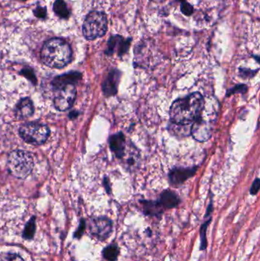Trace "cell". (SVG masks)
<instances>
[{"label":"cell","mask_w":260,"mask_h":261,"mask_svg":"<svg viewBox=\"0 0 260 261\" xmlns=\"http://www.w3.org/2000/svg\"><path fill=\"white\" fill-rule=\"evenodd\" d=\"M205 107V100L199 93L179 98L170 108V119L179 125H192L201 115Z\"/></svg>","instance_id":"1"},{"label":"cell","mask_w":260,"mask_h":261,"mask_svg":"<svg viewBox=\"0 0 260 261\" xmlns=\"http://www.w3.org/2000/svg\"><path fill=\"white\" fill-rule=\"evenodd\" d=\"M41 58L49 67L63 68L71 61V47L62 38H51L44 44Z\"/></svg>","instance_id":"2"},{"label":"cell","mask_w":260,"mask_h":261,"mask_svg":"<svg viewBox=\"0 0 260 261\" xmlns=\"http://www.w3.org/2000/svg\"><path fill=\"white\" fill-rule=\"evenodd\" d=\"M7 167L12 175L25 179L30 175L34 167V160L30 153L25 150H14L8 158Z\"/></svg>","instance_id":"3"},{"label":"cell","mask_w":260,"mask_h":261,"mask_svg":"<svg viewBox=\"0 0 260 261\" xmlns=\"http://www.w3.org/2000/svg\"><path fill=\"white\" fill-rule=\"evenodd\" d=\"M108 30L107 16L102 12L93 11L86 16L82 25V34L89 41L105 35Z\"/></svg>","instance_id":"4"},{"label":"cell","mask_w":260,"mask_h":261,"mask_svg":"<svg viewBox=\"0 0 260 261\" xmlns=\"http://www.w3.org/2000/svg\"><path fill=\"white\" fill-rule=\"evenodd\" d=\"M50 130L46 125L30 122L22 125L19 129L20 136L27 143L41 145L49 138Z\"/></svg>","instance_id":"5"},{"label":"cell","mask_w":260,"mask_h":261,"mask_svg":"<svg viewBox=\"0 0 260 261\" xmlns=\"http://www.w3.org/2000/svg\"><path fill=\"white\" fill-rule=\"evenodd\" d=\"M89 232L98 241L109 238L113 231V223L107 217L92 218L89 223Z\"/></svg>","instance_id":"6"},{"label":"cell","mask_w":260,"mask_h":261,"mask_svg":"<svg viewBox=\"0 0 260 261\" xmlns=\"http://www.w3.org/2000/svg\"><path fill=\"white\" fill-rule=\"evenodd\" d=\"M77 97V90L73 84L66 85L60 89L54 98V106L59 111H66L73 106Z\"/></svg>","instance_id":"7"},{"label":"cell","mask_w":260,"mask_h":261,"mask_svg":"<svg viewBox=\"0 0 260 261\" xmlns=\"http://www.w3.org/2000/svg\"><path fill=\"white\" fill-rule=\"evenodd\" d=\"M213 125L211 121L205 119L201 113V115L192 125L191 134L198 142H206L211 136Z\"/></svg>","instance_id":"8"},{"label":"cell","mask_w":260,"mask_h":261,"mask_svg":"<svg viewBox=\"0 0 260 261\" xmlns=\"http://www.w3.org/2000/svg\"><path fill=\"white\" fill-rule=\"evenodd\" d=\"M131 39H125L119 35H113L108 41L107 49L105 54L112 55L114 54L116 49L118 56H122L129 50Z\"/></svg>","instance_id":"9"},{"label":"cell","mask_w":260,"mask_h":261,"mask_svg":"<svg viewBox=\"0 0 260 261\" xmlns=\"http://www.w3.org/2000/svg\"><path fill=\"white\" fill-rule=\"evenodd\" d=\"M121 79V72L118 70H112L102 82V91L106 97L115 95L118 92V85Z\"/></svg>","instance_id":"10"},{"label":"cell","mask_w":260,"mask_h":261,"mask_svg":"<svg viewBox=\"0 0 260 261\" xmlns=\"http://www.w3.org/2000/svg\"><path fill=\"white\" fill-rule=\"evenodd\" d=\"M197 168H175L169 174V182L173 186H179L193 177Z\"/></svg>","instance_id":"11"},{"label":"cell","mask_w":260,"mask_h":261,"mask_svg":"<svg viewBox=\"0 0 260 261\" xmlns=\"http://www.w3.org/2000/svg\"><path fill=\"white\" fill-rule=\"evenodd\" d=\"M125 137L123 133L114 134L109 138L111 150L118 158H123L125 151Z\"/></svg>","instance_id":"12"},{"label":"cell","mask_w":260,"mask_h":261,"mask_svg":"<svg viewBox=\"0 0 260 261\" xmlns=\"http://www.w3.org/2000/svg\"><path fill=\"white\" fill-rule=\"evenodd\" d=\"M34 107L32 101L29 98H22L16 108V115L18 119L29 118L34 113Z\"/></svg>","instance_id":"13"},{"label":"cell","mask_w":260,"mask_h":261,"mask_svg":"<svg viewBox=\"0 0 260 261\" xmlns=\"http://www.w3.org/2000/svg\"><path fill=\"white\" fill-rule=\"evenodd\" d=\"M82 78V74L79 72H71L69 74H64L56 77L52 82L54 88L60 90L66 85L73 84L74 82H78ZM74 85V84H73Z\"/></svg>","instance_id":"14"},{"label":"cell","mask_w":260,"mask_h":261,"mask_svg":"<svg viewBox=\"0 0 260 261\" xmlns=\"http://www.w3.org/2000/svg\"><path fill=\"white\" fill-rule=\"evenodd\" d=\"M159 202L161 203L163 210H170V209L177 207L179 204L180 199L174 192L171 190H166L162 192Z\"/></svg>","instance_id":"15"},{"label":"cell","mask_w":260,"mask_h":261,"mask_svg":"<svg viewBox=\"0 0 260 261\" xmlns=\"http://www.w3.org/2000/svg\"><path fill=\"white\" fill-rule=\"evenodd\" d=\"M212 210H213V202H211L210 205L208 207L207 210L206 220L205 221L202 226H201L200 228V241H201V245H200V249L201 250H205L208 246V242H207V229L209 227V224H210L211 221V215Z\"/></svg>","instance_id":"16"},{"label":"cell","mask_w":260,"mask_h":261,"mask_svg":"<svg viewBox=\"0 0 260 261\" xmlns=\"http://www.w3.org/2000/svg\"><path fill=\"white\" fill-rule=\"evenodd\" d=\"M143 210L145 215L150 216H157L161 215L163 212V208L161 206L159 201H141Z\"/></svg>","instance_id":"17"},{"label":"cell","mask_w":260,"mask_h":261,"mask_svg":"<svg viewBox=\"0 0 260 261\" xmlns=\"http://www.w3.org/2000/svg\"><path fill=\"white\" fill-rule=\"evenodd\" d=\"M192 125H179V124L170 122L169 130L173 135L178 137L188 136L191 134Z\"/></svg>","instance_id":"18"},{"label":"cell","mask_w":260,"mask_h":261,"mask_svg":"<svg viewBox=\"0 0 260 261\" xmlns=\"http://www.w3.org/2000/svg\"><path fill=\"white\" fill-rule=\"evenodd\" d=\"M54 11L61 18L66 19L70 17V10L64 0H56L54 3Z\"/></svg>","instance_id":"19"},{"label":"cell","mask_w":260,"mask_h":261,"mask_svg":"<svg viewBox=\"0 0 260 261\" xmlns=\"http://www.w3.org/2000/svg\"><path fill=\"white\" fill-rule=\"evenodd\" d=\"M119 248L116 244H112L105 247L102 251V255L105 260L109 261H115L119 255Z\"/></svg>","instance_id":"20"},{"label":"cell","mask_w":260,"mask_h":261,"mask_svg":"<svg viewBox=\"0 0 260 261\" xmlns=\"http://www.w3.org/2000/svg\"><path fill=\"white\" fill-rule=\"evenodd\" d=\"M36 230L35 218L33 217L31 220L26 224L23 231V238L25 239H32L34 237Z\"/></svg>","instance_id":"21"},{"label":"cell","mask_w":260,"mask_h":261,"mask_svg":"<svg viewBox=\"0 0 260 261\" xmlns=\"http://www.w3.org/2000/svg\"><path fill=\"white\" fill-rule=\"evenodd\" d=\"M0 261H24L19 255L16 254H0Z\"/></svg>","instance_id":"22"},{"label":"cell","mask_w":260,"mask_h":261,"mask_svg":"<svg viewBox=\"0 0 260 261\" xmlns=\"http://www.w3.org/2000/svg\"><path fill=\"white\" fill-rule=\"evenodd\" d=\"M247 91V86L246 85H237L232 88L231 90H229L227 93V96H231L237 93H245Z\"/></svg>","instance_id":"23"},{"label":"cell","mask_w":260,"mask_h":261,"mask_svg":"<svg viewBox=\"0 0 260 261\" xmlns=\"http://www.w3.org/2000/svg\"><path fill=\"white\" fill-rule=\"evenodd\" d=\"M180 9H181L182 13H183L185 16H189L193 14V11H194L193 6L191 4H189V2H185V1L182 2Z\"/></svg>","instance_id":"24"},{"label":"cell","mask_w":260,"mask_h":261,"mask_svg":"<svg viewBox=\"0 0 260 261\" xmlns=\"http://www.w3.org/2000/svg\"><path fill=\"white\" fill-rule=\"evenodd\" d=\"M34 14L37 18H45L47 16V10L45 7L38 6L34 10Z\"/></svg>","instance_id":"25"},{"label":"cell","mask_w":260,"mask_h":261,"mask_svg":"<svg viewBox=\"0 0 260 261\" xmlns=\"http://www.w3.org/2000/svg\"><path fill=\"white\" fill-rule=\"evenodd\" d=\"M86 225L85 221H81V225H80L78 229H77V231H76L75 234H74V237H75V238H81V236L83 234L84 231L86 230Z\"/></svg>","instance_id":"26"},{"label":"cell","mask_w":260,"mask_h":261,"mask_svg":"<svg viewBox=\"0 0 260 261\" xmlns=\"http://www.w3.org/2000/svg\"><path fill=\"white\" fill-rule=\"evenodd\" d=\"M260 179L257 178L253 182V185H252L251 188H250V194L251 195H257V193H258L259 190H260Z\"/></svg>","instance_id":"27"},{"label":"cell","mask_w":260,"mask_h":261,"mask_svg":"<svg viewBox=\"0 0 260 261\" xmlns=\"http://www.w3.org/2000/svg\"><path fill=\"white\" fill-rule=\"evenodd\" d=\"M22 74H23L25 77H27L28 79L35 82L36 78L35 77H34V73H33L32 70H31V69H24V70H22Z\"/></svg>","instance_id":"28"},{"label":"cell","mask_w":260,"mask_h":261,"mask_svg":"<svg viewBox=\"0 0 260 261\" xmlns=\"http://www.w3.org/2000/svg\"><path fill=\"white\" fill-rule=\"evenodd\" d=\"M240 71H241V75L246 76V77H249V76L252 77V76H253L255 74V72L253 71V70H244V69H241V70H240Z\"/></svg>","instance_id":"29"},{"label":"cell","mask_w":260,"mask_h":261,"mask_svg":"<svg viewBox=\"0 0 260 261\" xmlns=\"http://www.w3.org/2000/svg\"><path fill=\"white\" fill-rule=\"evenodd\" d=\"M178 1H180V2H185V0H178Z\"/></svg>","instance_id":"30"}]
</instances>
